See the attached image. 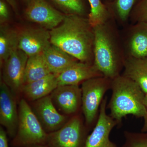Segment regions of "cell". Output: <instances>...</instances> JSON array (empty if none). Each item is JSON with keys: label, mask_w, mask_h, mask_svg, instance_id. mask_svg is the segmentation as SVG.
Segmentation results:
<instances>
[{"label": "cell", "mask_w": 147, "mask_h": 147, "mask_svg": "<svg viewBox=\"0 0 147 147\" xmlns=\"http://www.w3.org/2000/svg\"><path fill=\"white\" fill-rule=\"evenodd\" d=\"M50 32L51 44L81 62L93 64L94 31L88 17L65 14L61 24Z\"/></svg>", "instance_id": "obj_1"}, {"label": "cell", "mask_w": 147, "mask_h": 147, "mask_svg": "<svg viewBox=\"0 0 147 147\" xmlns=\"http://www.w3.org/2000/svg\"><path fill=\"white\" fill-rule=\"evenodd\" d=\"M118 25L113 18L93 27L94 65L111 80L121 75L126 58Z\"/></svg>", "instance_id": "obj_2"}, {"label": "cell", "mask_w": 147, "mask_h": 147, "mask_svg": "<svg viewBox=\"0 0 147 147\" xmlns=\"http://www.w3.org/2000/svg\"><path fill=\"white\" fill-rule=\"evenodd\" d=\"M112 94L108 103L110 115L119 125L128 115L143 118V131L147 128V112L144 104L145 93L134 81L121 74L112 80Z\"/></svg>", "instance_id": "obj_3"}, {"label": "cell", "mask_w": 147, "mask_h": 147, "mask_svg": "<svg viewBox=\"0 0 147 147\" xmlns=\"http://www.w3.org/2000/svg\"><path fill=\"white\" fill-rule=\"evenodd\" d=\"M18 128L12 144L16 147L46 145L48 134L44 130L31 106L22 99L19 103Z\"/></svg>", "instance_id": "obj_4"}, {"label": "cell", "mask_w": 147, "mask_h": 147, "mask_svg": "<svg viewBox=\"0 0 147 147\" xmlns=\"http://www.w3.org/2000/svg\"><path fill=\"white\" fill-rule=\"evenodd\" d=\"M112 82L111 79L100 76L88 79L82 83V108L88 127L97 121L104 96L111 89Z\"/></svg>", "instance_id": "obj_5"}, {"label": "cell", "mask_w": 147, "mask_h": 147, "mask_svg": "<svg viewBox=\"0 0 147 147\" xmlns=\"http://www.w3.org/2000/svg\"><path fill=\"white\" fill-rule=\"evenodd\" d=\"M88 135L82 117L77 114L60 129L48 133L46 145L49 147H85Z\"/></svg>", "instance_id": "obj_6"}, {"label": "cell", "mask_w": 147, "mask_h": 147, "mask_svg": "<svg viewBox=\"0 0 147 147\" xmlns=\"http://www.w3.org/2000/svg\"><path fill=\"white\" fill-rule=\"evenodd\" d=\"M120 32L126 57H147V23L128 24Z\"/></svg>", "instance_id": "obj_7"}, {"label": "cell", "mask_w": 147, "mask_h": 147, "mask_svg": "<svg viewBox=\"0 0 147 147\" xmlns=\"http://www.w3.org/2000/svg\"><path fill=\"white\" fill-rule=\"evenodd\" d=\"M25 14L28 20L47 30H53L63 21L65 14L50 5L46 0H29Z\"/></svg>", "instance_id": "obj_8"}, {"label": "cell", "mask_w": 147, "mask_h": 147, "mask_svg": "<svg viewBox=\"0 0 147 147\" xmlns=\"http://www.w3.org/2000/svg\"><path fill=\"white\" fill-rule=\"evenodd\" d=\"M29 57L19 49L14 51L3 63L2 80L15 95L22 92Z\"/></svg>", "instance_id": "obj_9"}, {"label": "cell", "mask_w": 147, "mask_h": 147, "mask_svg": "<svg viewBox=\"0 0 147 147\" xmlns=\"http://www.w3.org/2000/svg\"><path fill=\"white\" fill-rule=\"evenodd\" d=\"M31 108L47 134L60 129L69 119L58 111L50 95L33 101Z\"/></svg>", "instance_id": "obj_10"}, {"label": "cell", "mask_w": 147, "mask_h": 147, "mask_svg": "<svg viewBox=\"0 0 147 147\" xmlns=\"http://www.w3.org/2000/svg\"><path fill=\"white\" fill-rule=\"evenodd\" d=\"M107 97H105L100 105L93 130L87 137L85 147H118L110 139V132L118 124L107 115Z\"/></svg>", "instance_id": "obj_11"}, {"label": "cell", "mask_w": 147, "mask_h": 147, "mask_svg": "<svg viewBox=\"0 0 147 147\" xmlns=\"http://www.w3.org/2000/svg\"><path fill=\"white\" fill-rule=\"evenodd\" d=\"M18 121L16 95L2 80L0 84V123L12 139L16 136Z\"/></svg>", "instance_id": "obj_12"}, {"label": "cell", "mask_w": 147, "mask_h": 147, "mask_svg": "<svg viewBox=\"0 0 147 147\" xmlns=\"http://www.w3.org/2000/svg\"><path fill=\"white\" fill-rule=\"evenodd\" d=\"M50 96L55 107L65 115L77 114L82 107V89L79 85L58 86Z\"/></svg>", "instance_id": "obj_13"}, {"label": "cell", "mask_w": 147, "mask_h": 147, "mask_svg": "<svg viewBox=\"0 0 147 147\" xmlns=\"http://www.w3.org/2000/svg\"><path fill=\"white\" fill-rule=\"evenodd\" d=\"M18 33V49L28 57L42 53L51 44L50 31L41 27L25 29Z\"/></svg>", "instance_id": "obj_14"}, {"label": "cell", "mask_w": 147, "mask_h": 147, "mask_svg": "<svg viewBox=\"0 0 147 147\" xmlns=\"http://www.w3.org/2000/svg\"><path fill=\"white\" fill-rule=\"evenodd\" d=\"M103 76L93 64L77 62L57 76L58 86L79 85L94 77Z\"/></svg>", "instance_id": "obj_15"}, {"label": "cell", "mask_w": 147, "mask_h": 147, "mask_svg": "<svg viewBox=\"0 0 147 147\" xmlns=\"http://www.w3.org/2000/svg\"><path fill=\"white\" fill-rule=\"evenodd\" d=\"M42 53L50 72L57 76L69 67L79 61L59 47L51 43Z\"/></svg>", "instance_id": "obj_16"}, {"label": "cell", "mask_w": 147, "mask_h": 147, "mask_svg": "<svg viewBox=\"0 0 147 147\" xmlns=\"http://www.w3.org/2000/svg\"><path fill=\"white\" fill-rule=\"evenodd\" d=\"M58 86L57 75L51 73L24 85L22 92L27 100L33 102L49 95Z\"/></svg>", "instance_id": "obj_17"}, {"label": "cell", "mask_w": 147, "mask_h": 147, "mask_svg": "<svg viewBox=\"0 0 147 147\" xmlns=\"http://www.w3.org/2000/svg\"><path fill=\"white\" fill-rule=\"evenodd\" d=\"M121 74L134 81L145 94L147 93V57H126Z\"/></svg>", "instance_id": "obj_18"}, {"label": "cell", "mask_w": 147, "mask_h": 147, "mask_svg": "<svg viewBox=\"0 0 147 147\" xmlns=\"http://www.w3.org/2000/svg\"><path fill=\"white\" fill-rule=\"evenodd\" d=\"M51 74L43 53L29 57L24 76V86L35 82Z\"/></svg>", "instance_id": "obj_19"}, {"label": "cell", "mask_w": 147, "mask_h": 147, "mask_svg": "<svg viewBox=\"0 0 147 147\" xmlns=\"http://www.w3.org/2000/svg\"><path fill=\"white\" fill-rule=\"evenodd\" d=\"M19 33L6 24L0 27V64L3 63L18 48Z\"/></svg>", "instance_id": "obj_20"}, {"label": "cell", "mask_w": 147, "mask_h": 147, "mask_svg": "<svg viewBox=\"0 0 147 147\" xmlns=\"http://www.w3.org/2000/svg\"><path fill=\"white\" fill-rule=\"evenodd\" d=\"M138 0H114L107 4L113 18L123 27L128 24L131 10Z\"/></svg>", "instance_id": "obj_21"}, {"label": "cell", "mask_w": 147, "mask_h": 147, "mask_svg": "<svg viewBox=\"0 0 147 147\" xmlns=\"http://www.w3.org/2000/svg\"><path fill=\"white\" fill-rule=\"evenodd\" d=\"M90 6L88 19L92 27L105 23L113 18L107 5L102 0H88Z\"/></svg>", "instance_id": "obj_22"}, {"label": "cell", "mask_w": 147, "mask_h": 147, "mask_svg": "<svg viewBox=\"0 0 147 147\" xmlns=\"http://www.w3.org/2000/svg\"><path fill=\"white\" fill-rule=\"evenodd\" d=\"M51 1L65 14H73L86 17L87 9L84 0Z\"/></svg>", "instance_id": "obj_23"}, {"label": "cell", "mask_w": 147, "mask_h": 147, "mask_svg": "<svg viewBox=\"0 0 147 147\" xmlns=\"http://www.w3.org/2000/svg\"><path fill=\"white\" fill-rule=\"evenodd\" d=\"M125 142L122 147H147V133L124 131Z\"/></svg>", "instance_id": "obj_24"}, {"label": "cell", "mask_w": 147, "mask_h": 147, "mask_svg": "<svg viewBox=\"0 0 147 147\" xmlns=\"http://www.w3.org/2000/svg\"><path fill=\"white\" fill-rule=\"evenodd\" d=\"M129 22L147 23V0H138L130 12Z\"/></svg>", "instance_id": "obj_25"}, {"label": "cell", "mask_w": 147, "mask_h": 147, "mask_svg": "<svg viewBox=\"0 0 147 147\" xmlns=\"http://www.w3.org/2000/svg\"><path fill=\"white\" fill-rule=\"evenodd\" d=\"M9 13L7 2L4 0H0V22L1 24H5L8 21Z\"/></svg>", "instance_id": "obj_26"}, {"label": "cell", "mask_w": 147, "mask_h": 147, "mask_svg": "<svg viewBox=\"0 0 147 147\" xmlns=\"http://www.w3.org/2000/svg\"><path fill=\"white\" fill-rule=\"evenodd\" d=\"M7 132L2 127H0V147H9Z\"/></svg>", "instance_id": "obj_27"}, {"label": "cell", "mask_w": 147, "mask_h": 147, "mask_svg": "<svg viewBox=\"0 0 147 147\" xmlns=\"http://www.w3.org/2000/svg\"><path fill=\"white\" fill-rule=\"evenodd\" d=\"M7 3L9 4L13 9L14 11L17 13L18 12V7H17V3L16 0H4Z\"/></svg>", "instance_id": "obj_28"}, {"label": "cell", "mask_w": 147, "mask_h": 147, "mask_svg": "<svg viewBox=\"0 0 147 147\" xmlns=\"http://www.w3.org/2000/svg\"><path fill=\"white\" fill-rule=\"evenodd\" d=\"M144 102L145 107H146L147 112V93L145 95L144 101Z\"/></svg>", "instance_id": "obj_29"}, {"label": "cell", "mask_w": 147, "mask_h": 147, "mask_svg": "<svg viewBox=\"0 0 147 147\" xmlns=\"http://www.w3.org/2000/svg\"><path fill=\"white\" fill-rule=\"evenodd\" d=\"M103 2L105 4H109L111 3L114 0H102Z\"/></svg>", "instance_id": "obj_30"}, {"label": "cell", "mask_w": 147, "mask_h": 147, "mask_svg": "<svg viewBox=\"0 0 147 147\" xmlns=\"http://www.w3.org/2000/svg\"><path fill=\"white\" fill-rule=\"evenodd\" d=\"M29 147H49L47 145H37Z\"/></svg>", "instance_id": "obj_31"}, {"label": "cell", "mask_w": 147, "mask_h": 147, "mask_svg": "<svg viewBox=\"0 0 147 147\" xmlns=\"http://www.w3.org/2000/svg\"><path fill=\"white\" fill-rule=\"evenodd\" d=\"M146 132H147V133H147V128L146 130Z\"/></svg>", "instance_id": "obj_32"}, {"label": "cell", "mask_w": 147, "mask_h": 147, "mask_svg": "<svg viewBox=\"0 0 147 147\" xmlns=\"http://www.w3.org/2000/svg\"><path fill=\"white\" fill-rule=\"evenodd\" d=\"M26 1H29V0H26Z\"/></svg>", "instance_id": "obj_33"}]
</instances>
